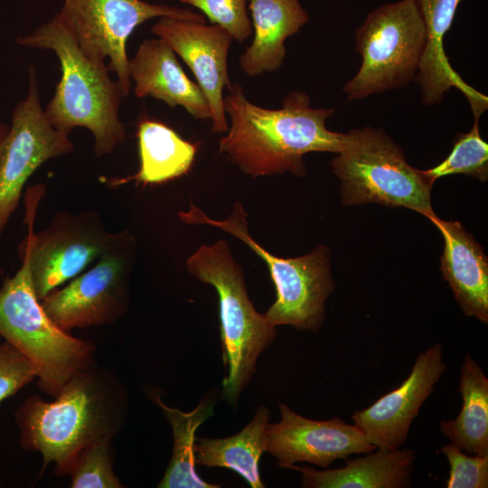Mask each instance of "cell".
<instances>
[{"label": "cell", "instance_id": "7402d4cb", "mask_svg": "<svg viewBox=\"0 0 488 488\" xmlns=\"http://www.w3.org/2000/svg\"><path fill=\"white\" fill-rule=\"evenodd\" d=\"M269 419L268 408L260 406L251 421L239 433L224 438H196L195 464L230 469L239 474L251 488H264L259 461L267 451Z\"/></svg>", "mask_w": 488, "mask_h": 488}, {"label": "cell", "instance_id": "f1b7e54d", "mask_svg": "<svg viewBox=\"0 0 488 488\" xmlns=\"http://www.w3.org/2000/svg\"><path fill=\"white\" fill-rule=\"evenodd\" d=\"M37 377L31 361L7 342L0 343V403Z\"/></svg>", "mask_w": 488, "mask_h": 488}, {"label": "cell", "instance_id": "4316f807", "mask_svg": "<svg viewBox=\"0 0 488 488\" xmlns=\"http://www.w3.org/2000/svg\"><path fill=\"white\" fill-rule=\"evenodd\" d=\"M202 12L211 24L224 29L233 40L245 42L252 33L249 0H179Z\"/></svg>", "mask_w": 488, "mask_h": 488}, {"label": "cell", "instance_id": "5bb4252c", "mask_svg": "<svg viewBox=\"0 0 488 488\" xmlns=\"http://www.w3.org/2000/svg\"><path fill=\"white\" fill-rule=\"evenodd\" d=\"M446 370L443 346L420 352L408 378L352 418L375 448L397 449L407 440L414 418Z\"/></svg>", "mask_w": 488, "mask_h": 488}, {"label": "cell", "instance_id": "277c9868", "mask_svg": "<svg viewBox=\"0 0 488 488\" xmlns=\"http://www.w3.org/2000/svg\"><path fill=\"white\" fill-rule=\"evenodd\" d=\"M186 268L218 294L222 360L227 369L221 394L235 406L253 378L258 357L275 341L277 327L254 307L244 269L225 239L201 245L187 258Z\"/></svg>", "mask_w": 488, "mask_h": 488}, {"label": "cell", "instance_id": "4fadbf2b", "mask_svg": "<svg viewBox=\"0 0 488 488\" xmlns=\"http://www.w3.org/2000/svg\"><path fill=\"white\" fill-rule=\"evenodd\" d=\"M280 421L268 423L267 451L281 467L305 462L327 468L336 459L375 450L361 430L335 417L314 420L278 404Z\"/></svg>", "mask_w": 488, "mask_h": 488}, {"label": "cell", "instance_id": "603a6c76", "mask_svg": "<svg viewBox=\"0 0 488 488\" xmlns=\"http://www.w3.org/2000/svg\"><path fill=\"white\" fill-rule=\"evenodd\" d=\"M458 391L462 408L439 429L450 443L473 455H488V378L470 354L465 356Z\"/></svg>", "mask_w": 488, "mask_h": 488}, {"label": "cell", "instance_id": "3957f363", "mask_svg": "<svg viewBox=\"0 0 488 488\" xmlns=\"http://www.w3.org/2000/svg\"><path fill=\"white\" fill-rule=\"evenodd\" d=\"M16 42L52 51L59 60L61 77L43 109L55 128L67 134L75 127L89 130L97 157L111 154L125 141L127 132L119 118L123 97L117 82L111 80L104 61L82 52L59 12Z\"/></svg>", "mask_w": 488, "mask_h": 488}, {"label": "cell", "instance_id": "4dcf8cb0", "mask_svg": "<svg viewBox=\"0 0 488 488\" xmlns=\"http://www.w3.org/2000/svg\"><path fill=\"white\" fill-rule=\"evenodd\" d=\"M1 486V485H0Z\"/></svg>", "mask_w": 488, "mask_h": 488}, {"label": "cell", "instance_id": "e0dca14e", "mask_svg": "<svg viewBox=\"0 0 488 488\" xmlns=\"http://www.w3.org/2000/svg\"><path fill=\"white\" fill-rule=\"evenodd\" d=\"M128 70L137 98L151 97L170 108H183L195 119H211L202 91L188 78L175 52L164 40L143 41L129 59Z\"/></svg>", "mask_w": 488, "mask_h": 488}, {"label": "cell", "instance_id": "7c38bea8", "mask_svg": "<svg viewBox=\"0 0 488 488\" xmlns=\"http://www.w3.org/2000/svg\"><path fill=\"white\" fill-rule=\"evenodd\" d=\"M151 33L164 40L192 71L211 113V130L229 127L223 91L230 87L228 53L232 37L221 27L172 17H160Z\"/></svg>", "mask_w": 488, "mask_h": 488}, {"label": "cell", "instance_id": "2e32d148", "mask_svg": "<svg viewBox=\"0 0 488 488\" xmlns=\"http://www.w3.org/2000/svg\"><path fill=\"white\" fill-rule=\"evenodd\" d=\"M463 0H415L426 30V47L415 77L424 105L441 102L446 92L458 89L468 99L474 116L487 109L488 99L468 85L453 69L444 50V37L450 30Z\"/></svg>", "mask_w": 488, "mask_h": 488}, {"label": "cell", "instance_id": "30bf717a", "mask_svg": "<svg viewBox=\"0 0 488 488\" xmlns=\"http://www.w3.org/2000/svg\"><path fill=\"white\" fill-rule=\"evenodd\" d=\"M135 237L121 231L118 240L96 264L41 300L48 316L62 330L108 324L122 317L129 303V277Z\"/></svg>", "mask_w": 488, "mask_h": 488}, {"label": "cell", "instance_id": "8992f818", "mask_svg": "<svg viewBox=\"0 0 488 488\" xmlns=\"http://www.w3.org/2000/svg\"><path fill=\"white\" fill-rule=\"evenodd\" d=\"M330 164L340 181L344 205L378 203L405 207L427 219L435 215L434 183L407 162L402 148L380 128L344 133L343 145Z\"/></svg>", "mask_w": 488, "mask_h": 488}, {"label": "cell", "instance_id": "8fae6325", "mask_svg": "<svg viewBox=\"0 0 488 488\" xmlns=\"http://www.w3.org/2000/svg\"><path fill=\"white\" fill-rule=\"evenodd\" d=\"M0 155V241L16 210L29 177L46 161L70 153V134L55 128L41 106L35 69H29V86L11 116Z\"/></svg>", "mask_w": 488, "mask_h": 488}, {"label": "cell", "instance_id": "ffe728a7", "mask_svg": "<svg viewBox=\"0 0 488 488\" xmlns=\"http://www.w3.org/2000/svg\"><path fill=\"white\" fill-rule=\"evenodd\" d=\"M415 458L409 448H377L337 469L320 471L295 465L286 468L300 472L306 488H403L410 485Z\"/></svg>", "mask_w": 488, "mask_h": 488}, {"label": "cell", "instance_id": "cb8c5ba5", "mask_svg": "<svg viewBox=\"0 0 488 488\" xmlns=\"http://www.w3.org/2000/svg\"><path fill=\"white\" fill-rule=\"evenodd\" d=\"M155 402L168 420L174 437L172 457L166 471L158 483L159 488H218L220 485L204 481L195 469V433L199 427L214 414L216 400L213 395L204 398L190 412L167 407L155 396Z\"/></svg>", "mask_w": 488, "mask_h": 488}, {"label": "cell", "instance_id": "d4e9b609", "mask_svg": "<svg viewBox=\"0 0 488 488\" xmlns=\"http://www.w3.org/2000/svg\"><path fill=\"white\" fill-rule=\"evenodd\" d=\"M472 129L458 134L449 155L437 165L423 173L433 183L439 177L450 174H465L482 182L488 179V144L479 130L480 116H474Z\"/></svg>", "mask_w": 488, "mask_h": 488}, {"label": "cell", "instance_id": "5b68a950", "mask_svg": "<svg viewBox=\"0 0 488 488\" xmlns=\"http://www.w3.org/2000/svg\"><path fill=\"white\" fill-rule=\"evenodd\" d=\"M20 254L21 267L0 287V337L31 361L39 387L56 397L72 377L95 365V345L48 316L34 291L24 239Z\"/></svg>", "mask_w": 488, "mask_h": 488}, {"label": "cell", "instance_id": "6da1fadb", "mask_svg": "<svg viewBox=\"0 0 488 488\" xmlns=\"http://www.w3.org/2000/svg\"><path fill=\"white\" fill-rule=\"evenodd\" d=\"M229 89L223 106L230 125L220 139L219 154L245 174L302 177L306 154L340 152L344 133L331 131L325 124L334 109L312 108L305 92L293 90L280 108L270 109L250 102L239 85Z\"/></svg>", "mask_w": 488, "mask_h": 488}, {"label": "cell", "instance_id": "484cf974", "mask_svg": "<svg viewBox=\"0 0 488 488\" xmlns=\"http://www.w3.org/2000/svg\"><path fill=\"white\" fill-rule=\"evenodd\" d=\"M112 437L97 439L83 447L70 465L72 488H121L113 469Z\"/></svg>", "mask_w": 488, "mask_h": 488}, {"label": "cell", "instance_id": "9c48e42d", "mask_svg": "<svg viewBox=\"0 0 488 488\" xmlns=\"http://www.w3.org/2000/svg\"><path fill=\"white\" fill-rule=\"evenodd\" d=\"M59 13L88 57L108 59V70L116 74L123 98L131 88L127 42L138 25L156 17L205 23L201 14L144 0H64Z\"/></svg>", "mask_w": 488, "mask_h": 488}, {"label": "cell", "instance_id": "d6986e66", "mask_svg": "<svg viewBox=\"0 0 488 488\" xmlns=\"http://www.w3.org/2000/svg\"><path fill=\"white\" fill-rule=\"evenodd\" d=\"M254 37L239 57L249 77L278 70L286 57L285 41L309 21L299 0H249Z\"/></svg>", "mask_w": 488, "mask_h": 488}, {"label": "cell", "instance_id": "44dd1931", "mask_svg": "<svg viewBox=\"0 0 488 488\" xmlns=\"http://www.w3.org/2000/svg\"><path fill=\"white\" fill-rule=\"evenodd\" d=\"M140 166L133 175L106 179L109 186L134 181L136 184H159L186 174L192 168L197 145L183 139L164 123L144 119L137 126Z\"/></svg>", "mask_w": 488, "mask_h": 488}, {"label": "cell", "instance_id": "f546056e", "mask_svg": "<svg viewBox=\"0 0 488 488\" xmlns=\"http://www.w3.org/2000/svg\"><path fill=\"white\" fill-rule=\"evenodd\" d=\"M10 126L0 117V155L9 132Z\"/></svg>", "mask_w": 488, "mask_h": 488}, {"label": "cell", "instance_id": "7a4b0ae2", "mask_svg": "<svg viewBox=\"0 0 488 488\" xmlns=\"http://www.w3.org/2000/svg\"><path fill=\"white\" fill-rule=\"evenodd\" d=\"M54 398L48 402L31 396L14 417L21 446L41 453L43 467L53 463L58 474H66L83 447L118 432L127 395L111 371L94 365L72 377Z\"/></svg>", "mask_w": 488, "mask_h": 488}, {"label": "cell", "instance_id": "ac0fdd59", "mask_svg": "<svg viewBox=\"0 0 488 488\" xmlns=\"http://www.w3.org/2000/svg\"><path fill=\"white\" fill-rule=\"evenodd\" d=\"M440 230L445 245L440 258L443 278L462 311L488 323V258L483 247L457 221L428 218Z\"/></svg>", "mask_w": 488, "mask_h": 488}, {"label": "cell", "instance_id": "83f0119b", "mask_svg": "<svg viewBox=\"0 0 488 488\" xmlns=\"http://www.w3.org/2000/svg\"><path fill=\"white\" fill-rule=\"evenodd\" d=\"M440 451L450 466L447 488L488 487V455H469L451 443Z\"/></svg>", "mask_w": 488, "mask_h": 488}, {"label": "cell", "instance_id": "52a82bcc", "mask_svg": "<svg viewBox=\"0 0 488 488\" xmlns=\"http://www.w3.org/2000/svg\"><path fill=\"white\" fill-rule=\"evenodd\" d=\"M355 39L361 63L343 88L348 101L406 87L415 79L427 42L415 0L374 9L357 29Z\"/></svg>", "mask_w": 488, "mask_h": 488}, {"label": "cell", "instance_id": "ba28073f", "mask_svg": "<svg viewBox=\"0 0 488 488\" xmlns=\"http://www.w3.org/2000/svg\"><path fill=\"white\" fill-rule=\"evenodd\" d=\"M44 187L37 184L26 192L28 246L32 280L37 297L80 275L116 244L120 233L108 232L97 212L56 214L44 230L34 231V218Z\"/></svg>", "mask_w": 488, "mask_h": 488}, {"label": "cell", "instance_id": "9a60e30c", "mask_svg": "<svg viewBox=\"0 0 488 488\" xmlns=\"http://www.w3.org/2000/svg\"><path fill=\"white\" fill-rule=\"evenodd\" d=\"M274 286L276 301L264 314L268 323L318 332L325 320V302L335 287L330 249L319 245L305 255L291 258L288 272Z\"/></svg>", "mask_w": 488, "mask_h": 488}]
</instances>
